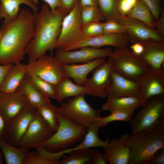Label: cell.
Listing matches in <instances>:
<instances>
[{"mask_svg":"<svg viewBox=\"0 0 164 164\" xmlns=\"http://www.w3.org/2000/svg\"><path fill=\"white\" fill-rule=\"evenodd\" d=\"M83 32L85 37H89L104 33L102 22L95 21L83 25Z\"/></svg>","mask_w":164,"mask_h":164,"instance_id":"d590c367","label":"cell"},{"mask_svg":"<svg viewBox=\"0 0 164 164\" xmlns=\"http://www.w3.org/2000/svg\"><path fill=\"white\" fill-rule=\"evenodd\" d=\"M104 33L123 34L126 33L124 26L116 20L111 19L102 22Z\"/></svg>","mask_w":164,"mask_h":164,"instance_id":"8d00e7d4","label":"cell"},{"mask_svg":"<svg viewBox=\"0 0 164 164\" xmlns=\"http://www.w3.org/2000/svg\"><path fill=\"white\" fill-rule=\"evenodd\" d=\"M54 133L37 111L21 139L19 147L29 149L36 148L48 139Z\"/></svg>","mask_w":164,"mask_h":164,"instance_id":"7c38bea8","label":"cell"},{"mask_svg":"<svg viewBox=\"0 0 164 164\" xmlns=\"http://www.w3.org/2000/svg\"><path fill=\"white\" fill-rule=\"evenodd\" d=\"M113 70L111 59L108 57L106 61L93 71L90 78L84 84L88 90V95L104 98L108 97V91L111 82Z\"/></svg>","mask_w":164,"mask_h":164,"instance_id":"8fae6325","label":"cell"},{"mask_svg":"<svg viewBox=\"0 0 164 164\" xmlns=\"http://www.w3.org/2000/svg\"><path fill=\"white\" fill-rule=\"evenodd\" d=\"M118 0H97V4L103 17L107 20L115 19L119 15L117 9Z\"/></svg>","mask_w":164,"mask_h":164,"instance_id":"d6a6232c","label":"cell"},{"mask_svg":"<svg viewBox=\"0 0 164 164\" xmlns=\"http://www.w3.org/2000/svg\"><path fill=\"white\" fill-rule=\"evenodd\" d=\"M144 52L140 57L150 68L155 70H164V43L153 41L142 43Z\"/></svg>","mask_w":164,"mask_h":164,"instance_id":"7402d4cb","label":"cell"},{"mask_svg":"<svg viewBox=\"0 0 164 164\" xmlns=\"http://www.w3.org/2000/svg\"><path fill=\"white\" fill-rule=\"evenodd\" d=\"M60 102V106L56 107L57 112L76 124L88 127L101 117V110L92 107L84 95L73 97Z\"/></svg>","mask_w":164,"mask_h":164,"instance_id":"52a82bcc","label":"cell"},{"mask_svg":"<svg viewBox=\"0 0 164 164\" xmlns=\"http://www.w3.org/2000/svg\"><path fill=\"white\" fill-rule=\"evenodd\" d=\"M28 104L26 97L18 91L11 93L0 92V112L5 123L18 114Z\"/></svg>","mask_w":164,"mask_h":164,"instance_id":"d6986e66","label":"cell"},{"mask_svg":"<svg viewBox=\"0 0 164 164\" xmlns=\"http://www.w3.org/2000/svg\"><path fill=\"white\" fill-rule=\"evenodd\" d=\"M56 90L55 100L60 102L69 97L88 95V89L85 85L74 83L67 76L56 85Z\"/></svg>","mask_w":164,"mask_h":164,"instance_id":"d4e9b609","label":"cell"},{"mask_svg":"<svg viewBox=\"0 0 164 164\" xmlns=\"http://www.w3.org/2000/svg\"><path fill=\"white\" fill-rule=\"evenodd\" d=\"M162 151L159 155L156 156H154L147 162L146 164H164V149Z\"/></svg>","mask_w":164,"mask_h":164,"instance_id":"ee69618b","label":"cell"},{"mask_svg":"<svg viewBox=\"0 0 164 164\" xmlns=\"http://www.w3.org/2000/svg\"><path fill=\"white\" fill-rule=\"evenodd\" d=\"M112 50L109 48L84 47L69 50H57L54 56L62 64L84 63L97 58L108 57Z\"/></svg>","mask_w":164,"mask_h":164,"instance_id":"4fadbf2b","label":"cell"},{"mask_svg":"<svg viewBox=\"0 0 164 164\" xmlns=\"http://www.w3.org/2000/svg\"><path fill=\"white\" fill-rule=\"evenodd\" d=\"M115 20L124 26L132 43L148 41L164 43L162 34L141 22L120 14Z\"/></svg>","mask_w":164,"mask_h":164,"instance_id":"5bb4252c","label":"cell"},{"mask_svg":"<svg viewBox=\"0 0 164 164\" xmlns=\"http://www.w3.org/2000/svg\"><path fill=\"white\" fill-rule=\"evenodd\" d=\"M79 1L64 18L55 49L68 50L84 38Z\"/></svg>","mask_w":164,"mask_h":164,"instance_id":"ba28073f","label":"cell"},{"mask_svg":"<svg viewBox=\"0 0 164 164\" xmlns=\"http://www.w3.org/2000/svg\"><path fill=\"white\" fill-rule=\"evenodd\" d=\"M109 57L112 60L113 69L132 80L140 82L150 69L140 56L128 47L115 48Z\"/></svg>","mask_w":164,"mask_h":164,"instance_id":"8992f818","label":"cell"},{"mask_svg":"<svg viewBox=\"0 0 164 164\" xmlns=\"http://www.w3.org/2000/svg\"><path fill=\"white\" fill-rule=\"evenodd\" d=\"M57 116L59 122L57 130L39 146L52 152L69 148L82 141L88 130V127L75 124L58 112Z\"/></svg>","mask_w":164,"mask_h":164,"instance_id":"277c9868","label":"cell"},{"mask_svg":"<svg viewBox=\"0 0 164 164\" xmlns=\"http://www.w3.org/2000/svg\"><path fill=\"white\" fill-rule=\"evenodd\" d=\"M27 74L26 64L21 62L13 64L3 80L0 87V92L11 93L16 91Z\"/></svg>","mask_w":164,"mask_h":164,"instance_id":"cb8c5ba5","label":"cell"},{"mask_svg":"<svg viewBox=\"0 0 164 164\" xmlns=\"http://www.w3.org/2000/svg\"><path fill=\"white\" fill-rule=\"evenodd\" d=\"M3 155L2 152L0 151V164H3Z\"/></svg>","mask_w":164,"mask_h":164,"instance_id":"681fc988","label":"cell"},{"mask_svg":"<svg viewBox=\"0 0 164 164\" xmlns=\"http://www.w3.org/2000/svg\"><path fill=\"white\" fill-rule=\"evenodd\" d=\"M37 112L29 104L10 120L5 123L2 137L12 145L19 147L20 141Z\"/></svg>","mask_w":164,"mask_h":164,"instance_id":"30bf717a","label":"cell"},{"mask_svg":"<svg viewBox=\"0 0 164 164\" xmlns=\"http://www.w3.org/2000/svg\"><path fill=\"white\" fill-rule=\"evenodd\" d=\"M135 110H116L111 112L108 116L102 117L101 116L97 122L100 127H104L109 123L115 121L125 122L130 121L133 116Z\"/></svg>","mask_w":164,"mask_h":164,"instance_id":"1f68e13d","label":"cell"},{"mask_svg":"<svg viewBox=\"0 0 164 164\" xmlns=\"http://www.w3.org/2000/svg\"><path fill=\"white\" fill-rule=\"evenodd\" d=\"M130 39L127 33L123 34H105L97 36L85 37L69 50L77 49L84 47L96 48L111 46L115 48L127 47Z\"/></svg>","mask_w":164,"mask_h":164,"instance_id":"2e32d148","label":"cell"},{"mask_svg":"<svg viewBox=\"0 0 164 164\" xmlns=\"http://www.w3.org/2000/svg\"><path fill=\"white\" fill-rule=\"evenodd\" d=\"M17 91L21 93L26 97L29 104L35 108L51 102L50 98L38 89L27 74L23 79Z\"/></svg>","mask_w":164,"mask_h":164,"instance_id":"603a6c76","label":"cell"},{"mask_svg":"<svg viewBox=\"0 0 164 164\" xmlns=\"http://www.w3.org/2000/svg\"><path fill=\"white\" fill-rule=\"evenodd\" d=\"M142 105L138 96H128L108 98L102 106V109L110 112L116 110H133L142 107Z\"/></svg>","mask_w":164,"mask_h":164,"instance_id":"83f0119b","label":"cell"},{"mask_svg":"<svg viewBox=\"0 0 164 164\" xmlns=\"http://www.w3.org/2000/svg\"><path fill=\"white\" fill-rule=\"evenodd\" d=\"M111 82L108 91V98L128 96H138L140 82L132 80L117 73L113 69Z\"/></svg>","mask_w":164,"mask_h":164,"instance_id":"e0dca14e","label":"cell"},{"mask_svg":"<svg viewBox=\"0 0 164 164\" xmlns=\"http://www.w3.org/2000/svg\"><path fill=\"white\" fill-rule=\"evenodd\" d=\"M43 0L45 2L51 11H54L57 8L62 7L61 0Z\"/></svg>","mask_w":164,"mask_h":164,"instance_id":"f6af8a7d","label":"cell"},{"mask_svg":"<svg viewBox=\"0 0 164 164\" xmlns=\"http://www.w3.org/2000/svg\"><path fill=\"white\" fill-rule=\"evenodd\" d=\"M62 7L70 12L73 8L78 0H61Z\"/></svg>","mask_w":164,"mask_h":164,"instance_id":"bcb514c9","label":"cell"},{"mask_svg":"<svg viewBox=\"0 0 164 164\" xmlns=\"http://www.w3.org/2000/svg\"><path fill=\"white\" fill-rule=\"evenodd\" d=\"M138 0H118L117 9L119 14L127 16L137 4Z\"/></svg>","mask_w":164,"mask_h":164,"instance_id":"f35d334b","label":"cell"},{"mask_svg":"<svg viewBox=\"0 0 164 164\" xmlns=\"http://www.w3.org/2000/svg\"><path fill=\"white\" fill-rule=\"evenodd\" d=\"M95 150L90 148L71 152L69 155H63L58 164H92Z\"/></svg>","mask_w":164,"mask_h":164,"instance_id":"f546056e","label":"cell"},{"mask_svg":"<svg viewBox=\"0 0 164 164\" xmlns=\"http://www.w3.org/2000/svg\"><path fill=\"white\" fill-rule=\"evenodd\" d=\"M25 4L30 7L33 12L38 11V7L31 0H0V19L9 22L16 19L20 10V6Z\"/></svg>","mask_w":164,"mask_h":164,"instance_id":"484cf974","label":"cell"},{"mask_svg":"<svg viewBox=\"0 0 164 164\" xmlns=\"http://www.w3.org/2000/svg\"><path fill=\"white\" fill-rule=\"evenodd\" d=\"M80 7L97 5V0H78Z\"/></svg>","mask_w":164,"mask_h":164,"instance_id":"7dc6e473","label":"cell"},{"mask_svg":"<svg viewBox=\"0 0 164 164\" xmlns=\"http://www.w3.org/2000/svg\"><path fill=\"white\" fill-rule=\"evenodd\" d=\"M13 65L12 63L0 64V87L6 74Z\"/></svg>","mask_w":164,"mask_h":164,"instance_id":"7bdbcfd3","label":"cell"},{"mask_svg":"<svg viewBox=\"0 0 164 164\" xmlns=\"http://www.w3.org/2000/svg\"><path fill=\"white\" fill-rule=\"evenodd\" d=\"M100 127L97 121L88 127V130L81 142L77 146L57 152L59 157L61 159L65 154L75 151L99 147L105 148L108 145L109 140H101L98 135V132Z\"/></svg>","mask_w":164,"mask_h":164,"instance_id":"44dd1931","label":"cell"},{"mask_svg":"<svg viewBox=\"0 0 164 164\" xmlns=\"http://www.w3.org/2000/svg\"><path fill=\"white\" fill-rule=\"evenodd\" d=\"M130 120L132 133L151 131L164 123V95L148 99Z\"/></svg>","mask_w":164,"mask_h":164,"instance_id":"5b68a950","label":"cell"},{"mask_svg":"<svg viewBox=\"0 0 164 164\" xmlns=\"http://www.w3.org/2000/svg\"><path fill=\"white\" fill-rule=\"evenodd\" d=\"M68 12L62 7L51 11L46 3L39 11L34 12V35L25 50L28 63L37 60L47 51L52 53L56 48L62 21Z\"/></svg>","mask_w":164,"mask_h":164,"instance_id":"7a4b0ae2","label":"cell"},{"mask_svg":"<svg viewBox=\"0 0 164 164\" xmlns=\"http://www.w3.org/2000/svg\"><path fill=\"white\" fill-rule=\"evenodd\" d=\"M148 7L152 12L155 21L163 25V18L161 16V12L158 0H141Z\"/></svg>","mask_w":164,"mask_h":164,"instance_id":"74e56055","label":"cell"},{"mask_svg":"<svg viewBox=\"0 0 164 164\" xmlns=\"http://www.w3.org/2000/svg\"><path fill=\"white\" fill-rule=\"evenodd\" d=\"M93 164H108L104 153L95 149L92 162Z\"/></svg>","mask_w":164,"mask_h":164,"instance_id":"b9f144b4","label":"cell"},{"mask_svg":"<svg viewBox=\"0 0 164 164\" xmlns=\"http://www.w3.org/2000/svg\"><path fill=\"white\" fill-rule=\"evenodd\" d=\"M127 16L142 22L162 35L163 26L155 21L150 10L141 0H138Z\"/></svg>","mask_w":164,"mask_h":164,"instance_id":"4316f807","label":"cell"},{"mask_svg":"<svg viewBox=\"0 0 164 164\" xmlns=\"http://www.w3.org/2000/svg\"><path fill=\"white\" fill-rule=\"evenodd\" d=\"M27 73L56 85L65 77L63 64L51 53L26 64Z\"/></svg>","mask_w":164,"mask_h":164,"instance_id":"9c48e42d","label":"cell"},{"mask_svg":"<svg viewBox=\"0 0 164 164\" xmlns=\"http://www.w3.org/2000/svg\"><path fill=\"white\" fill-rule=\"evenodd\" d=\"M0 36H1V31H0Z\"/></svg>","mask_w":164,"mask_h":164,"instance_id":"816d5d0a","label":"cell"},{"mask_svg":"<svg viewBox=\"0 0 164 164\" xmlns=\"http://www.w3.org/2000/svg\"><path fill=\"white\" fill-rule=\"evenodd\" d=\"M5 122L0 112V138L2 137Z\"/></svg>","mask_w":164,"mask_h":164,"instance_id":"c3c4849f","label":"cell"},{"mask_svg":"<svg viewBox=\"0 0 164 164\" xmlns=\"http://www.w3.org/2000/svg\"><path fill=\"white\" fill-rule=\"evenodd\" d=\"M56 106L51 102L36 108V111L54 132L59 125Z\"/></svg>","mask_w":164,"mask_h":164,"instance_id":"4dcf8cb0","label":"cell"},{"mask_svg":"<svg viewBox=\"0 0 164 164\" xmlns=\"http://www.w3.org/2000/svg\"><path fill=\"white\" fill-rule=\"evenodd\" d=\"M58 161L43 159L38 156L34 152H29L23 164H58Z\"/></svg>","mask_w":164,"mask_h":164,"instance_id":"ab89813d","label":"cell"},{"mask_svg":"<svg viewBox=\"0 0 164 164\" xmlns=\"http://www.w3.org/2000/svg\"><path fill=\"white\" fill-rule=\"evenodd\" d=\"M29 76L34 84L42 93L49 98L56 99L55 85L36 76Z\"/></svg>","mask_w":164,"mask_h":164,"instance_id":"e575fe53","label":"cell"},{"mask_svg":"<svg viewBox=\"0 0 164 164\" xmlns=\"http://www.w3.org/2000/svg\"><path fill=\"white\" fill-rule=\"evenodd\" d=\"M80 15L83 25L100 21L104 17L97 5L80 7Z\"/></svg>","mask_w":164,"mask_h":164,"instance_id":"836d02e7","label":"cell"},{"mask_svg":"<svg viewBox=\"0 0 164 164\" xmlns=\"http://www.w3.org/2000/svg\"><path fill=\"white\" fill-rule=\"evenodd\" d=\"M125 143L131 151L129 164H146L164 149V123L149 131L132 133Z\"/></svg>","mask_w":164,"mask_h":164,"instance_id":"3957f363","label":"cell"},{"mask_svg":"<svg viewBox=\"0 0 164 164\" xmlns=\"http://www.w3.org/2000/svg\"><path fill=\"white\" fill-rule=\"evenodd\" d=\"M106 60L105 58H99L81 64H63V67L66 76L72 78L76 84L83 85L88 74Z\"/></svg>","mask_w":164,"mask_h":164,"instance_id":"ffe728a7","label":"cell"},{"mask_svg":"<svg viewBox=\"0 0 164 164\" xmlns=\"http://www.w3.org/2000/svg\"><path fill=\"white\" fill-rule=\"evenodd\" d=\"M34 13L20 9L15 20L4 22L0 37V64L21 62L25 49L34 35Z\"/></svg>","mask_w":164,"mask_h":164,"instance_id":"6da1fadb","label":"cell"},{"mask_svg":"<svg viewBox=\"0 0 164 164\" xmlns=\"http://www.w3.org/2000/svg\"><path fill=\"white\" fill-rule=\"evenodd\" d=\"M129 135L128 133H124L118 138L109 141L107 145L104 148V154L108 164L129 163L131 151L125 143Z\"/></svg>","mask_w":164,"mask_h":164,"instance_id":"ac0fdd59","label":"cell"},{"mask_svg":"<svg viewBox=\"0 0 164 164\" xmlns=\"http://www.w3.org/2000/svg\"><path fill=\"white\" fill-rule=\"evenodd\" d=\"M31 0L35 4L37 3L38 2L37 0Z\"/></svg>","mask_w":164,"mask_h":164,"instance_id":"f907efd6","label":"cell"},{"mask_svg":"<svg viewBox=\"0 0 164 164\" xmlns=\"http://www.w3.org/2000/svg\"><path fill=\"white\" fill-rule=\"evenodd\" d=\"M130 50L134 54L140 57L144 52V46L142 42H135L130 46Z\"/></svg>","mask_w":164,"mask_h":164,"instance_id":"60d3db41","label":"cell"},{"mask_svg":"<svg viewBox=\"0 0 164 164\" xmlns=\"http://www.w3.org/2000/svg\"><path fill=\"white\" fill-rule=\"evenodd\" d=\"M140 83L138 97L143 106L149 99L164 95V70H158L150 68Z\"/></svg>","mask_w":164,"mask_h":164,"instance_id":"9a60e30c","label":"cell"},{"mask_svg":"<svg viewBox=\"0 0 164 164\" xmlns=\"http://www.w3.org/2000/svg\"><path fill=\"white\" fill-rule=\"evenodd\" d=\"M0 149L7 164H23L29 149L11 145L0 138Z\"/></svg>","mask_w":164,"mask_h":164,"instance_id":"f1b7e54d","label":"cell"}]
</instances>
